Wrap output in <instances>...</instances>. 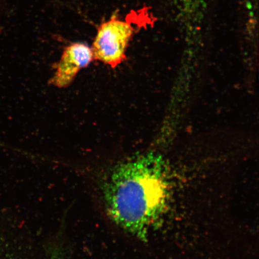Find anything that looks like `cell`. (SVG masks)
I'll use <instances>...</instances> for the list:
<instances>
[{
  "mask_svg": "<svg viewBox=\"0 0 259 259\" xmlns=\"http://www.w3.org/2000/svg\"><path fill=\"white\" fill-rule=\"evenodd\" d=\"M94 60L92 49L88 45L74 43L65 48L56 73L50 83L58 88L69 86L80 70Z\"/></svg>",
  "mask_w": 259,
  "mask_h": 259,
  "instance_id": "cell-3",
  "label": "cell"
},
{
  "mask_svg": "<svg viewBox=\"0 0 259 259\" xmlns=\"http://www.w3.org/2000/svg\"><path fill=\"white\" fill-rule=\"evenodd\" d=\"M134 32L131 23L115 17L100 25L92 48L94 60L112 68L117 67L125 59L126 50Z\"/></svg>",
  "mask_w": 259,
  "mask_h": 259,
  "instance_id": "cell-2",
  "label": "cell"
},
{
  "mask_svg": "<svg viewBox=\"0 0 259 259\" xmlns=\"http://www.w3.org/2000/svg\"><path fill=\"white\" fill-rule=\"evenodd\" d=\"M101 191L112 221L144 238L166 205L169 181L164 161L148 155L119 164L104 178Z\"/></svg>",
  "mask_w": 259,
  "mask_h": 259,
  "instance_id": "cell-1",
  "label": "cell"
},
{
  "mask_svg": "<svg viewBox=\"0 0 259 259\" xmlns=\"http://www.w3.org/2000/svg\"><path fill=\"white\" fill-rule=\"evenodd\" d=\"M48 259H64V255L62 251L57 249L55 250Z\"/></svg>",
  "mask_w": 259,
  "mask_h": 259,
  "instance_id": "cell-5",
  "label": "cell"
},
{
  "mask_svg": "<svg viewBox=\"0 0 259 259\" xmlns=\"http://www.w3.org/2000/svg\"><path fill=\"white\" fill-rule=\"evenodd\" d=\"M178 11L188 24L198 22L206 0H175Z\"/></svg>",
  "mask_w": 259,
  "mask_h": 259,
  "instance_id": "cell-4",
  "label": "cell"
}]
</instances>
